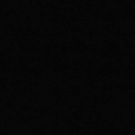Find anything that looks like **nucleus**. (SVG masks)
<instances>
[]
</instances>
